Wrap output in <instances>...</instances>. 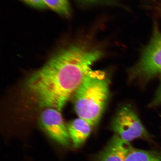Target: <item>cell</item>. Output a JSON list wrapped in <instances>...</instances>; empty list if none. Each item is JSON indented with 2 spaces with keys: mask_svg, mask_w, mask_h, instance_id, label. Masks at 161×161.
I'll return each instance as SVG.
<instances>
[{
  "mask_svg": "<svg viewBox=\"0 0 161 161\" xmlns=\"http://www.w3.org/2000/svg\"><path fill=\"white\" fill-rule=\"evenodd\" d=\"M103 54L79 46H68L28 78L26 92L39 108H53L61 111L92 70V64Z\"/></svg>",
  "mask_w": 161,
  "mask_h": 161,
  "instance_id": "cell-1",
  "label": "cell"
},
{
  "mask_svg": "<svg viewBox=\"0 0 161 161\" xmlns=\"http://www.w3.org/2000/svg\"><path fill=\"white\" fill-rule=\"evenodd\" d=\"M161 74V31L155 26L139 61L129 72L131 81L144 84Z\"/></svg>",
  "mask_w": 161,
  "mask_h": 161,
  "instance_id": "cell-3",
  "label": "cell"
},
{
  "mask_svg": "<svg viewBox=\"0 0 161 161\" xmlns=\"http://www.w3.org/2000/svg\"><path fill=\"white\" fill-rule=\"evenodd\" d=\"M109 85L105 72L92 70L73 96L76 114L93 127L97 125L107 104Z\"/></svg>",
  "mask_w": 161,
  "mask_h": 161,
  "instance_id": "cell-2",
  "label": "cell"
},
{
  "mask_svg": "<svg viewBox=\"0 0 161 161\" xmlns=\"http://www.w3.org/2000/svg\"><path fill=\"white\" fill-rule=\"evenodd\" d=\"M161 104V84L158 92H157L155 97L153 100L150 104V107H155Z\"/></svg>",
  "mask_w": 161,
  "mask_h": 161,
  "instance_id": "cell-11",
  "label": "cell"
},
{
  "mask_svg": "<svg viewBox=\"0 0 161 161\" xmlns=\"http://www.w3.org/2000/svg\"><path fill=\"white\" fill-rule=\"evenodd\" d=\"M132 146L114 135L107 145L96 157V161H125L127 156Z\"/></svg>",
  "mask_w": 161,
  "mask_h": 161,
  "instance_id": "cell-6",
  "label": "cell"
},
{
  "mask_svg": "<svg viewBox=\"0 0 161 161\" xmlns=\"http://www.w3.org/2000/svg\"><path fill=\"white\" fill-rule=\"evenodd\" d=\"M23 3L31 7L37 9H44L46 8L43 0H21Z\"/></svg>",
  "mask_w": 161,
  "mask_h": 161,
  "instance_id": "cell-10",
  "label": "cell"
},
{
  "mask_svg": "<svg viewBox=\"0 0 161 161\" xmlns=\"http://www.w3.org/2000/svg\"><path fill=\"white\" fill-rule=\"evenodd\" d=\"M125 161H161V155L154 151L139 149L132 147Z\"/></svg>",
  "mask_w": 161,
  "mask_h": 161,
  "instance_id": "cell-8",
  "label": "cell"
},
{
  "mask_svg": "<svg viewBox=\"0 0 161 161\" xmlns=\"http://www.w3.org/2000/svg\"><path fill=\"white\" fill-rule=\"evenodd\" d=\"M110 128L115 134L128 142L141 139L150 141L151 136L131 107L123 106L114 116Z\"/></svg>",
  "mask_w": 161,
  "mask_h": 161,
  "instance_id": "cell-4",
  "label": "cell"
},
{
  "mask_svg": "<svg viewBox=\"0 0 161 161\" xmlns=\"http://www.w3.org/2000/svg\"><path fill=\"white\" fill-rule=\"evenodd\" d=\"M67 126L70 140L75 148L83 145L93 128L89 123L80 118L71 121Z\"/></svg>",
  "mask_w": 161,
  "mask_h": 161,
  "instance_id": "cell-7",
  "label": "cell"
},
{
  "mask_svg": "<svg viewBox=\"0 0 161 161\" xmlns=\"http://www.w3.org/2000/svg\"><path fill=\"white\" fill-rule=\"evenodd\" d=\"M60 112L55 108H45L39 117L40 125L50 137L61 145L68 147L70 139Z\"/></svg>",
  "mask_w": 161,
  "mask_h": 161,
  "instance_id": "cell-5",
  "label": "cell"
},
{
  "mask_svg": "<svg viewBox=\"0 0 161 161\" xmlns=\"http://www.w3.org/2000/svg\"><path fill=\"white\" fill-rule=\"evenodd\" d=\"M46 8L65 17L70 14V7L68 0H43Z\"/></svg>",
  "mask_w": 161,
  "mask_h": 161,
  "instance_id": "cell-9",
  "label": "cell"
},
{
  "mask_svg": "<svg viewBox=\"0 0 161 161\" xmlns=\"http://www.w3.org/2000/svg\"><path fill=\"white\" fill-rule=\"evenodd\" d=\"M84 1L87 2H94L98 1V0H82Z\"/></svg>",
  "mask_w": 161,
  "mask_h": 161,
  "instance_id": "cell-12",
  "label": "cell"
}]
</instances>
